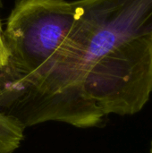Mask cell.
I'll list each match as a JSON object with an SVG mask.
<instances>
[{"label":"cell","mask_w":152,"mask_h":153,"mask_svg":"<svg viewBox=\"0 0 152 153\" xmlns=\"http://www.w3.org/2000/svg\"><path fill=\"white\" fill-rule=\"evenodd\" d=\"M75 20L42 75L4 112L24 127H93L141 111L152 92V0H76Z\"/></svg>","instance_id":"1"},{"label":"cell","mask_w":152,"mask_h":153,"mask_svg":"<svg viewBox=\"0 0 152 153\" xmlns=\"http://www.w3.org/2000/svg\"><path fill=\"white\" fill-rule=\"evenodd\" d=\"M75 15L73 1L16 0L3 30L9 60L0 108L42 75L70 32Z\"/></svg>","instance_id":"2"},{"label":"cell","mask_w":152,"mask_h":153,"mask_svg":"<svg viewBox=\"0 0 152 153\" xmlns=\"http://www.w3.org/2000/svg\"><path fill=\"white\" fill-rule=\"evenodd\" d=\"M8 60H9V55L4 44L3 30H2V25L0 22V70H2L4 73V75H5V70L8 65Z\"/></svg>","instance_id":"3"},{"label":"cell","mask_w":152,"mask_h":153,"mask_svg":"<svg viewBox=\"0 0 152 153\" xmlns=\"http://www.w3.org/2000/svg\"><path fill=\"white\" fill-rule=\"evenodd\" d=\"M4 73L2 70H0V100L2 97V94L4 92V90L5 88V77L4 76Z\"/></svg>","instance_id":"4"},{"label":"cell","mask_w":152,"mask_h":153,"mask_svg":"<svg viewBox=\"0 0 152 153\" xmlns=\"http://www.w3.org/2000/svg\"><path fill=\"white\" fill-rule=\"evenodd\" d=\"M150 153H152V143H151V152H150Z\"/></svg>","instance_id":"5"},{"label":"cell","mask_w":152,"mask_h":153,"mask_svg":"<svg viewBox=\"0 0 152 153\" xmlns=\"http://www.w3.org/2000/svg\"><path fill=\"white\" fill-rule=\"evenodd\" d=\"M0 3H1V0H0Z\"/></svg>","instance_id":"6"}]
</instances>
